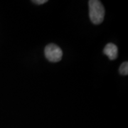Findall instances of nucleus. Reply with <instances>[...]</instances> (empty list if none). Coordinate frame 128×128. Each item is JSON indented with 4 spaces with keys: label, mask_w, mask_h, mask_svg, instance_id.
<instances>
[{
    "label": "nucleus",
    "mask_w": 128,
    "mask_h": 128,
    "mask_svg": "<svg viewBox=\"0 0 128 128\" xmlns=\"http://www.w3.org/2000/svg\"><path fill=\"white\" fill-rule=\"evenodd\" d=\"M48 1L47 0H35V1H33V2L34 3V4H45Z\"/></svg>",
    "instance_id": "5"
},
{
    "label": "nucleus",
    "mask_w": 128,
    "mask_h": 128,
    "mask_svg": "<svg viewBox=\"0 0 128 128\" xmlns=\"http://www.w3.org/2000/svg\"><path fill=\"white\" fill-rule=\"evenodd\" d=\"M103 52L110 60H114L118 56V48L114 44L109 43L104 48Z\"/></svg>",
    "instance_id": "3"
},
{
    "label": "nucleus",
    "mask_w": 128,
    "mask_h": 128,
    "mask_svg": "<svg viewBox=\"0 0 128 128\" xmlns=\"http://www.w3.org/2000/svg\"><path fill=\"white\" fill-rule=\"evenodd\" d=\"M119 71L120 74L123 76H127L128 74V62H124L121 64L120 66Z\"/></svg>",
    "instance_id": "4"
},
{
    "label": "nucleus",
    "mask_w": 128,
    "mask_h": 128,
    "mask_svg": "<svg viewBox=\"0 0 128 128\" xmlns=\"http://www.w3.org/2000/svg\"><path fill=\"white\" fill-rule=\"evenodd\" d=\"M45 56L52 63H56L60 61L63 56V51L59 46L54 44H50L45 47L44 50Z\"/></svg>",
    "instance_id": "2"
},
{
    "label": "nucleus",
    "mask_w": 128,
    "mask_h": 128,
    "mask_svg": "<svg viewBox=\"0 0 128 128\" xmlns=\"http://www.w3.org/2000/svg\"><path fill=\"white\" fill-rule=\"evenodd\" d=\"M89 5V16L91 22L94 24H100L104 20L105 9L100 1L90 0Z\"/></svg>",
    "instance_id": "1"
}]
</instances>
